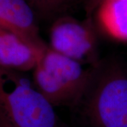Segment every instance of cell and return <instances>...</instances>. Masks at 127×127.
<instances>
[{"label": "cell", "mask_w": 127, "mask_h": 127, "mask_svg": "<svg viewBox=\"0 0 127 127\" xmlns=\"http://www.w3.org/2000/svg\"><path fill=\"white\" fill-rule=\"evenodd\" d=\"M94 68H86L48 45L32 70V81L54 107L76 108L90 85Z\"/></svg>", "instance_id": "cell-2"}, {"label": "cell", "mask_w": 127, "mask_h": 127, "mask_svg": "<svg viewBox=\"0 0 127 127\" xmlns=\"http://www.w3.org/2000/svg\"><path fill=\"white\" fill-rule=\"evenodd\" d=\"M0 109L15 127H61L55 107L33 81L1 66Z\"/></svg>", "instance_id": "cell-3"}, {"label": "cell", "mask_w": 127, "mask_h": 127, "mask_svg": "<svg viewBox=\"0 0 127 127\" xmlns=\"http://www.w3.org/2000/svg\"><path fill=\"white\" fill-rule=\"evenodd\" d=\"M0 30H1V28H0Z\"/></svg>", "instance_id": "cell-11"}, {"label": "cell", "mask_w": 127, "mask_h": 127, "mask_svg": "<svg viewBox=\"0 0 127 127\" xmlns=\"http://www.w3.org/2000/svg\"><path fill=\"white\" fill-rule=\"evenodd\" d=\"M52 50L90 67L100 60L97 37L91 21H80L71 17H60L52 24L50 32Z\"/></svg>", "instance_id": "cell-4"}, {"label": "cell", "mask_w": 127, "mask_h": 127, "mask_svg": "<svg viewBox=\"0 0 127 127\" xmlns=\"http://www.w3.org/2000/svg\"><path fill=\"white\" fill-rule=\"evenodd\" d=\"M36 12L45 18H53L62 13L71 0H26Z\"/></svg>", "instance_id": "cell-8"}, {"label": "cell", "mask_w": 127, "mask_h": 127, "mask_svg": "<svg viewBox=\"0 0 127 127\" xmlns=\"http://www.w3.org/2000/svg\"><path fill=\"white\" fill-rule=\"evenodd\" d=\"M0 28L38 50L48 46L40 36L35 11L26 0H0Z\"/></svg>", "instance_id": "cell-5"}, {"label": "cell", "mask_w": 127, "mask_h": 127, "mask_svg": "<svg viewBox=\"0 0 127 127\" xmlns=\"http://www.w3.org/2000/svg\"><path fill=\"white\" fill-rule=\"evenodd\" d=\"M42 50L28 45L11 32L0 30V66L4 68L22 73L32 71Z\"/></svg>", "instance_id": "cell-6"}, {"label": "cell", "mask_w": 127, "mask_h": 127, "mask_svg": "<svg viewBox=\"0 0 127 127\" xmlns=\"http://www.w3.org/2000/svg\"><path fill=\"white\" fill-rule=\"evenodd\" d=\"M97 6L104 31L115 40L127 42V0H100Z\"/></svg>", "instance_id": "cell-7"}, {"label": "cell", "mask_w": 127, "mask_h": 127, "mask_svg": "<svg viewBox=\"0 0 127 127\" xmlns=\"http://www.w3.org/2000/svg\"><path fill=\"white\" fill-rule=\"evenodd\" d=\"M85 127H127V68L101 61L76 107Z\"/></svg>", "instance_id": "cell-1"}, {"label": "cell", "mask_w": 127, "mask_h": 127, "mask_svg": "<svg viewBox=\"0 0 127 127\" xmlns=\"http://www.w3.org/2000/svg\"><path fill=\"white\" fill-rule=\"evenodd\" d=\"M0 127H15L0 109Z\"/></svg>", "instance_id": "cell-9"}, {"label": "cell", "mask_w": 127, "mask_h": 127, "mask_svg": "<svg viewBox=\"0 0 127 127\" xmlns=\"http://www.w3.org/2000/svg\"><path fill=\"white\" fill-rule=\"evenodd\" d=\"M100 0H92V1L90 4V9H92L94 7H96L98 4V3L100 2Z\"/></svg>", "instance_id": "cell-10"}]
</instances>
